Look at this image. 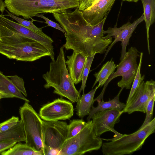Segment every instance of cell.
Returning <instances> with one entry per match:
<instances>
[{
	"instance_id": "cell-7",
	"label": "cell",
	"mask_w": 155,
	"mask_h": 155,
	"mask_svg": "<svg viewBox=\"0 0 155 155\" xmlns=\"http://www.w3.org/2000/svg\"><path fill=\"white\" fill-rule=\"evenodd\" d=\"M25 134V143L36 151L41 150L42 120L29 102L25 101L19 109Z\"/></svg>"
},
{
	"instance_id": "cell-15",
	"label": "cell",
	"mask_w": 155,
	"mask_h": 155,
	"mask_svg": "<svg viewBox=\"0 0 155 155\" xmlns=\"http://www.w3.org/2000/svg\"><path fill=\"white\" fill-rule=\"evenodd\" d=\"M115 0H95L91 6L81 12L87 22L92 26L101 22L110 11Z\"/></svg>"
},
{
	"instance_id": "cell-11",
	"label": "cell",
	"mask_w": 155,
	"mask_h": 155,
	"mask_svg": "<svg viewBox=\"0 0 155 155\" xmlns=\"http://www.w3.org/2000/svg\"><path fill=\"white\" fill-rule=\"evenodd\" d=\"M144 20V15L143 13L139 18L132 23L128 22L119 28L117 27L116 24L114 27H110L108 28L107 30H103V34H107L106 36H104L105 39H107L113 37L114 39L110 45L108 46L105 51L104 58L102 62L104 60L113 46L118 41L121 42V44L122 48L120 58V60H121L126 53V47L127 45L129 44V39L132 34L137 25Z\"/></svg>"
},
{
	"instance_id": "cell-1",
	"label": "cell",
	"mask_w": 155,
	"mask_h": 155,
	"mask_svg": "<svg viewBox=\"0 0 155 155\" xmlns=\"http://www.w3.org/2000/svg\"><path fill=\"white\" fill-rule=\"evenodd\" d=\"M109 13L101 22L94 26L87 22L78 8L73 12L53 13L54 18L65 31L64 48L81 53L86 57L105 52L113 41L112 37L106 39L103 33L104 25Z\"/></svg>"
},
{
	"instance_id": "cell-20",
	"label": "cell",
	"mask_w": 155,
	"mask_h": 155,
	"mask_svg": "<svg viewBox=\"0 0 155 155\" xmlns=\"http://www.w3.org/2000/svg\"><path fill=\"white\" fill-rule=\"evenodd\" d=\"M143 7L144 20L146 28L147 48L150 54L149 31L150 26L155 21V0H141Z\"/></svg>"
},
{
	"instance_id": "cell-32",
	"label": "cell",
	"mask_w": 155,
	"mask_h": 155,
	"mask_svg": "<svg viewBox=\"0 0 155 155\" xmlns=\"http://www.w3.org/2000/svg\"><path fill=\"white\" fill-rule=\"evenodd\" d=\"M35 16L44 19L46 21L45 23L47 24L48 26L58 29L64 33H65L64 30L58 24L50 20L45 16L43 14H38L36 15Z\"/></svg>"
},
{
	"instance_id": "cell-13",
	"label": "cell",
	"mask_w": 155,
	"mask_h": 155,
	"mask_svg": "<svg viewBox=\"0 0 155 155\" xmlns=\"http://www.w3.org/2000/svg\"><path fill=\"white\" fill-rule=\"evenodd\" d=\"M71 102L61 98L43 105L40 109L39 116L45 121H56L70 119L74 114Z\"/></svg>"
},
{
	"instance_id": "cell-31",
	"label": "cell",
	"mask_w": 155,
	"mask_h": 155,
	"mask_svg": "<svg viewBox=\"0 0 155 155\" xmlns=\"http://www.w3.org/2000/svg\"><path fill=\"white\" fill-rule=\"evenodd\" d=\"M17 142L13 140H8L0 142V154L3 151L12 147Z\"/></svg>"
},
{
	"instance_id": "cell-10",
	"label": "cell",
	"mask_w": 155,
	"mask_h": 155,
	"mask_svg": "<svg viewBox=\"0 0 155 155\" xmlns=\"http://www.w3.org/2000/svg\"><path fill=\"white\" fill-rule=\"evenodd\" d=\"M122 110L116 109H111L96 112L92 116L93 128L96 135L100 137L104 133L108 131L114 134V138L103 140H110L117 139L123 134L119 133L114 128V125L119 122Z\"/></svg>"
},
{
	"instance_id": "cell-23",
	"label": "cell",
	"mask_w": 155,
	"mask_h": 155,
	"mask_svg": "<svg viewBox=\"0 0 155 155\" xmlns=\"http://www.w3.org/2000/svg\"><path fill=\"white\" fill-rule=\"evenodd\" d=\"M1 155H43L42 151H36L25 143L17 142L0 154Z\"/></svg>"
},
{
	"instance_id": "cell-21",
	"label": "cell",
	"mask_w": 155,
	"mask_h": 155,
	"mask_svg": "<svg viewBox=\"0 0 155 155\" xmlns=\"http://www.w3.org/2000/svg\"><path fill=\"white\" fill-rule=\"evenodd\" d=\"M8 140H15L17 142H25L23 125L21 119L16 125L10 130L0 133V142Z\"/></svg>"
},
{
	"instance_id": "cell-28",
	"label": "cell",
	"mask_w": 155,
	"mask_h": 155,
	"mask_svg": "<svg viewBox=\"0 0 155 155\" xmlns=\"http://www.w3.org/2000/svg\"><path fill=\"white\" fill-rule=\"evenodd\" d=\"M155 95L153 96L148 102L146 107V116L143 123L139 129L143 128L153 119V115Z\"/></svg>"
},
{
	"instance_id": "cell-5",
	"label": "cell",
	"mask_w": 155,
	"mask_h": 155,
	"mask_svg": "<svg viewBox=\"0 0 155 155\" xmlns=\"http://www.w3.org/2000/svg\"><path fill=\"white\" fill-rule=\"evenodd\" d=\"M155 131V118L143 128L130 134H123L110 142L102 143L104 155L131 154L140 150L146 139Z\"/></svg>"
},
{
	"instance_id": "cell-14",
	"label": "cell",
	"mask_w": 155,
	"mask_h": 155,
	"mask_svg": "<svg viewBox=\"0 0 155 155\" xmlns=\"http://www.w3.org/2000/svg\"><path fill=\"white\" fill-rule=\"evenodd\" d=\"M0 25L21 35L35 41L45 46L51 55L52 61L55 60L54 53L52 45L53 41L49 36L44 33H41L27 28L18 23L5 17L2 14H0Z\"/></svg>"
},
{
	"instance_id": "cell-6",
	"label": "cell",
	"mask_w": 155,
	"mask_h": 155,
	"mask_svg": "<svg viewBox=\"0 0 155 155\" xmlns=\"http://www.w3.org/2000/svg\"><path fill=\"white\" fill-rule=\"evenodd\" d=\"M102 143L101 138L96 135L92 120H90L79 133L66 140L60 150V155H83L99 149Z\"/></svg>"
},
{
	"instance_id": "cell-12",
	"label": "cell",
	"mask_w": 155,
	"mask_h": 155,
	"mask_svg": "<svg viewBox=\"0 0 155 155\" xmlns=\"http://www.w3.org/2000/svg\"><path fill=\"white\" fill-rule=\"evenodd\" d=\"M155 95V82L151 80L145 82L143 80L129 102L122 110L130 114L139 111L145 113L147 105L152 97Z\"/></svg>"
},
{
	"instance_id": "cell-8",
	"label": "cell",
	"mask_w": 155,
	"mask_h": 155,
	"mask_svg": "<svg viewBox=\"0 0 155 155\" xmlns=\"http://www.w3.org/2000/svg\"><path fill=\"white\" fill-rule=\"evenodd\" d=\"M139 53V51L135 47H131L128 50L120 63L116 65V71L111 74L104 84L101 92L97 97L98 99L101 100L103 99L105 89L108 84L117 77H122L121 80L117 83L119 87L125 88L127 89L130 88L138 69L137 59L138 57L140 56Z\"/></svg>"
},
{
	"instance_id": "cell-2",
	"label": "cell",
	"mask_w": 155,
	"mask_h": 155,
	"mask_svg": "<svg viewBox=\"0 0 155 155\" xmlns=\"http://www.w3.org/2000/svg\"><path fill=\"white\" fill-rule=\"evenodd\" d=\"M0 53L10 59L33 61L51 55L40 43L0 25Z\"/></svg>"
},
{
	"instance_id": "cell-34",
	"label": "cell",
	"mask_w": 155,
	"mask_h": 155,
	"mask_svg": "<svg viewBox=\"0 0 155 155\" xmlns=\"http://www.w3.org/2000/svg\"><path fill=\"white\" fill-rule=\"evenodd\" d=\"M42 150L43 155H60V151L57 149L43 147Z\"/></svg>"
},
{
	"instance_id": "cell-36",
	"label": "cell",
	"mask_w": 155,
	"mask_h": 155,
	"mask_svg": "<svg viewBox=\"0 0 155 155\" xmlns=\"http://www.w3.org/2000/svg\"><path fill=\"white\" fill-rule=\"evenodd\" d=\"M1 97H0V100H1Z\"/></svg>"
},
{
	"instance_id": "cell-30",
	"label": "cell",
	"mask_w": 155,
	"mask_h": 155,
	"mask_svg": "<svg viewBox=\"0 0 155 155\" xmlns=\"http://www.w3.org/2000/svg\"><path fill=\"white\" fill-rule=\"evenodd\" d=\"M12 81L18 90L25 97L27 94L24 86V83L23 79L17 75L8 76Z\"/></svg>"
},
{
	"instance_id": "cell-33",
	"label": "cell",
	"mask_w": 155,
	"mask_h": 155,
	"mask_svg": "<svg viewBox=\"0 0 155 155\" xmlns=\"http://www.w3.org/2000/svg\"><path fill=\"white\" fill-rule=\"evenodd\" d=\"M95 0H80L78 9L79 11L84 10L91 6Z\"/></svg>"
},
{
	"instance_id": "cell-24",
	"label": "cell",
	"mask_w": 155,
	"mask_h": 155,
	"mask_svg": "<svg viewBox=\"0 0 155 155\" xmlns=\"http://www.w3.org/2000/svg\"><path fill=\"white\" fill-rule=\"evenodd\" d=\"M87 122L83 119L71 120L67 127V139L71 138L79 133L85 126Z\"/></svg>"
},
{
	"instance_id": "cell-37",
	"label": "cell",
	"mask_w": 155,
	"mask_h": 155,
	"mask_svg": "<svg viewBox=\"0 0 155 155\" xmlns=\"http://www.w3.org/2000/svg\"></svg>"
},
{
	"instance_id": "cell-25",
	"label": "cell",
	"mask_w": 155,
	"mask_h": 155,
	"mask_svg": "<svg viewBox=\"0 0 155 155\" xmlns=\"http://www.w3.org/2000/svg\"><path fill=\"white\" fill-rule=\"evenodd\" d=\"M143 53H140V59L136 74L133 82L131 90L127 100L126 104H127L131 99L132 97L139 87L142 81L144 79V75L142 76L140 73V69L142 64Z\"/></svg>"
},
{
	"instance_id": "cell-4",
	"label": "cell",
	"mask_w": 155,
	"mask_h": 155,
	"mask_svg": "<svg viewBox=\"0 0 155 155\" xmlns=\"http://www.w3.org/2000/svg\"><path fill=\"white\" fill-rule=\"evenodd\" d=\"M9 12L25 19L42 13L64 12L78 8L80 0H4Z\"/></svg>"
},
{
	"instance_id": "cell-3",
	"label": "cell",
	"mask_w": 155,
	"mask_h": 155,
	"mask_svg": "<svg viewBox=\"0 0 155 155\" xmlns=\"http://www.w3.org/2000/svg\"><path fill=\"white\" fill-rule=\"evenodd\" d=\"M42 77L46 82L44 87H53L54 93L68 98L73 103L77 102L80 97V93L76 88L67 68L63 46L60 47L56 60L50 63L49 70Z\"/></svg>"
},
{
	"instance_id": "cell-27",
	"label": "cell",
	"mask_w": 155,
	"mask_h": 155,
	"mask_svg": "<svg viewBox=\"0 0 155 155\" xmlns=\"http://www.w3.org/2000/svg\"><path fill=\"white\" fill-rule=\"evenodd\" d=\"M95 55L87 57L84 68L83 73L82 84L79 92L80 93L83 91V94H84V91L86 86V83L90 71V69L94 58Z\"/></svg>"
},
{
	"instance_id": "cell-22",
	"label": "cell",
	"mask_w": 155,
	"mask_h": 155,
	"mask_svg": "<svg viewBox=\"0 0 155 155\" xmlns=\"http://www.w3.org/2000/svg\"><path fill=\"white\" fill-rule=\"evenodd\" d=\"M116 68V65L114 62L112 61V59L104 64L100 70L94 74L96 80L92 88L98 82V84L97 86V88L102 86Z\"/></svg>"
},
{
	"instance_id": "cell-16",
	"label": "cell",
	"mask_w": 155,
	"mask_h": 155,
	"mask_svg": "<svg viewBox=\"0 0 155 155\" xmlns=\"http://www.w3.org/2000/svg\"><path fill=\"white\" fill-rule=\"evenodd\" d=\"M67 57L65 63L70 75L74 84H77L82 81L87 57L81 53L74 51L71 55Z\"/></svg>"
},
{
	"instance_id": "cell-29",
	"label": "cell",
	"mask_w": 155,
	"mask_h": 155,
	"mask_svg": "<svg viewBox=\"0 0 155 155\" xmlns=\"http://www.w3.org/2000/svg\"><path fill=\"white\" fill-rule=\"evenodd\" d=\"M19 120L18 117L13 116L10 118L0 123V133L10 130L17 124Z\"/></svg>"
},
{
	"instance_id": "cell-9",
	"label": "cell",
	"mask_w": 155,
	"mask_h": 155,
	"mask_svg": "<svg viewBox=\"0 0 155 155\" xmlns=\"http://www.w3.org/2000/svg\"><path fill=\"white\" fill-rule=\"evenodd\" d=\"M68 125L66 122L59 120H42L43 147H50L60 151L67 140Z\"/></svg>"
},
{
	"instance_id": "cell-35",
	"label": "cell",
	"mask_w": 155,
	"mask_h": 155,
	"mask_svg": "<svg viewBox=\"0 0 155 155\" xmlns=\"http://www.w3.org/2000/svg\"><path fill=\"white\" fill-rule=\"evenodd\" d=\"M124 1H127L129 2H137L139 0H121Z\"/></svg>"
},
{
	"instance_id": "cell-19",
	"label": "cell",
	"mask_w": 155,
	"mask_h": 155,
	"mask_svg": "<svg viewBox=\"0 0 155 155\" xmlns=\"http://www.w3.org/2000/svg\"><path fill=\"white\" fill-rule=\"evenodd\" d=\"M97 86L86 94H84L78 99L76 106L77 114L80 118H83L90 114Z\"/></svg>"
},
{
	"instance_id": "cell-17",
	"label": "cell",
	"mask_w": 155,
	"mask_h": 155,
	"mask_svg": "<svg viewBox=\"0 0 155 155\" xmlns=\"http://www.w3.org/2000/svg\"><path fill=\"white\" fill-rule=\"evenodd\" d=\"M0 95L1 98L16 97L28 102L29 101L23 96L12 80L0 71Z\"/></svg>"
},
{
	"instance_id": "cell-18",
	"label": "cell",
	"mask_w": 155,
	"mask_h": 155,
	"mask_svg": "<svg viewBox=\"0 0 155 155\" xmlns=\"http://www.w3.org/2000/svg\"><path fill=\"white\" fill-rule=\"evenodd\" d=\"M124 88H121L118 94L113 99L107 101H104L103 99L98 102L97 106L94 107L92 106L90 114L87 118V120L89 121L94 114L100 111L104 110L107 109H116L120 110H122L125 107L126 104L120 102L119 99V97L121 92Z\"/></svg>"
},
{
	"instance_id": "cell-26",
	"label": "cell",
	"mask_w": 155,
	"mask_h": 155,
	"mask_svg": "<svg viewBox=\"0 0 155 155\" xmlns=\"http://www.w3.org/2000/svg\"><path fill=\"white\" fill-rule=\"evenodd\" d=\"M7 14L4 16L10 17L18 22V23L23 26L31 30L41 33H43L42 30L35 26L33 23L32 21H28L16 16L5 9Z\"/></svg>"
}]
</instances>
